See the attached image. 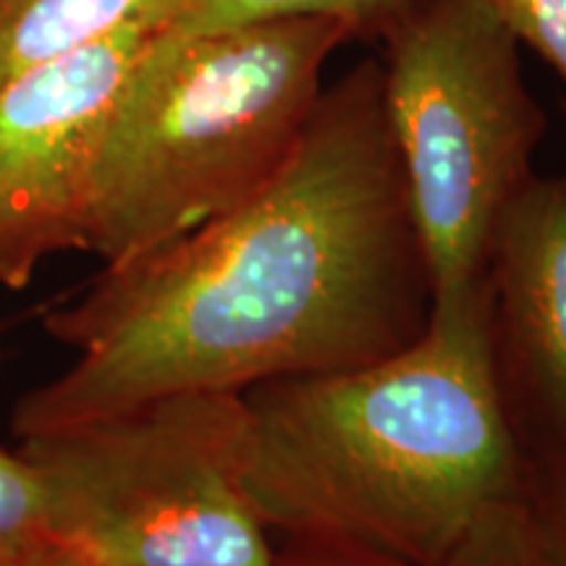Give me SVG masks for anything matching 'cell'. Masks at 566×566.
<instances>
[{
	"label": "cell",
	"instance_id": "5",
	"mask_svg": "<svg viewBox=\"0 0 566 566\" xmlns=\"http://www.w3.org/2000/svg\"><path fill=\"white\" fill-rule=\"evenodd\" d=\"M384 105L433 304L483 283L495 226L535 179L546 113L488 0H430L384 40Z\"/></svg>",
	"mask_w": 566,
	"mask_h": 566
},
{
	"label": "cell",
	"instance_id": "6",
	"mask_svg": "<svg viewBox=\"0 0 566 566\" xmlns=\"http://www.w3.org/2000/svg\"><path fill=\"white\" fill-rule=\"evenodd\" d=\"M155 32L111 34L0 90V286H30L48 258L84 250L92 168Z\"/></svg>",
	"mask_w": 566,
	"mask_h": 566
},
{
	"label": "cell",
	"instance_id": "9",
	"mask_svg": "<svg viewBox=\"0 0 566 566\" xmlns=\"http://www.w3.org/2000/svg\"><path fill=\"white\" fill-rule=\"evenodd\" d=\"M430 0H184L168 30L205 34L279 19L336 21L352 40H386Z\"/></svg>",
	"mask_w": 566,
	"mask_h": 566
},
{
	"label": "cell",
	"instance_id": "8",
	"mask_svg": "<svg viewBox=\"0 0 566 566\" xmlns=\"http://www.w3.org/2000/svg\"><path fill=\"white\" fill-rule=\"evenodd\" d=\"M184 0H0V90L126 30H166Z\"/></svg>",
	"mask_w": 566,
	"mask_h": 566
},
{
	"label": "cell",
	"instance_id": "1",
	"mask_svg": "<svg viewBox=\"0 0 566 566\" xmlns=\"http://www.w3.org/2000/svg\"><path fill=\"white\" fill-rule=\"evenodd\" d=\"M433 281L388 129L380 61L323 90L258 192L105 265L42 317L74 365L19 399L13 436L179 391L349 370L430 325Z\"/></svg>",
	"mask_w": 566,
	"mask_h": 566
},
{
	"label": "cell",
	"instance_id": "15",
	"mask_svg": "<svg viewBox=\"0 0 566 566\" xmlns=\"http://www.w3.org/2000/svg\"><path fill=\"white\" fill-rule=\"evenodd\" d=\"M48 566H87V564L80 562V558H74L71 554H66V551H63V554H61V556H55L53 562L48 564Z\"/></svg>",
	"mask_w": 566,
	"mask_h": 566
},
{
	"label": "cell",
	"instance_id": "7",
	"mask_svg": "<svg viewBox=\"0 0 566 566\" xmlns=\"http://www.w3.org/2000/svg\"><path fill=\"white\" fill-rule=\"evenodd\" d=\"M499 388L525 457L566 446V174L535 176L483 273Z\"/></svg>",
	"mask_w": 566,
	"mask_h": 566
},
{
	"label": "cell",
	"instance_id": "4",
	"mask_svg": "<svg viewBox=\"0 0 566 566\" xmlns=\"http://www.w3.org/2000/svg\"><path fill=\"white\" fill-rule=\"evenodd\" d=\"M242 396L179 391L19 438L59 546L87 566H273L239 483Z\"/></svg>",
	"mask_w": 566,
	"mask_h": 566
},
{
	"label": "cell",
	"instance_id": "10",
	"mask_svg": "<svg viewBox=\"0 0 566 566\" xmlns=\"http://www.w3.org/2000/svg\"><path fill=\"white\" fill-rule=\"evenodd\" d=\"M61 554L38 472L19 449H0V566H48Z\"/></svg>",
	"mask_w": 566,
	"mask_h": 566
},
{
	"label": "cell",
	"instance_id": "14",
	"mask_svg": "<svg viewBox=\"0 0 566 566\" xmlns=\"http://www.w3.org/2000/svg\"><path fill=\"white\" fill-rule=\"evenodd\" d=\"M273 566H388V564L370 562V558H359V556H349V554H336V551L300 546V554L286 556V558L275 556Z\"/></svg>",
	"mask_w": 566,
	"mask_h": 566
},
{
	"label": "cell",
	"instance_id": "2",
	"mask_svg": "<svg viewBox=\"0 0 566 566\" xmlns=\"http://www.w3.org/2000/svg\"><path fill=\"white\" fill-rule=\"evenodd\" d=\"M242 396L239 483L268 533L388 566H436L522 491L483 283L433 304L407 349Z\"/></svg>",
	"mask_w": 566,
	"mask_h": 566
},
{
	"label": "cell",
	"instance_id": "12",
	"mask_svg": "<svg viewBox=\"0 0 566 566\" xmlns=\"http://www.w3.org/2000/svg\"><path fill=\"white\" fill-rule=\"evenodd\" d=\"M522 506L548 566H566V446L525 457Z\"/></svg>",
	"mask_w": 566,
	"mask_h": 566
},
{
	"label": "cell",
	"instance_id": "11",
	"mask_svg": "<svg viewBox=\"0 0 566 566\" xmlns=\"http://www.w3.org/2000/svg\"><path fill=\"white\" fill-rule=\"evenodd\" d=\"M436 566H548L520 495L488 509Z\"/></svg>",
	"mask_w": 566,
	"mask_h": 566
},
{
	"label": "cell",
	"instance_id": "13",
	"mask_svg": "<svg viewBox=\"0 0 566 566\" xmlns=\"http://www.w3.org/2000/svg\"><path fill=\"white\" fill-rule=\"evenodd\" d=\"M520 45L533 48L566 82V0H488Z\"/></svg>",
	"mask_w": 566,
	"mask_h": 566
},
{
	"label": "cell",
	"instance_id": "3",
	"mask_svg": "<svg viewBox=\"0 0 566 566\" xmlns=\"http://www.w3.org/2000/svg\"><path fill=\"white\" fill-rule=\"evenodd\" d=\"M346 42L325 19L155 32L92 168L84 250L124 263L258 192L294 153Z\"/></svg>",
	"mask_w": 566,
	"mask_h": 566
}]
</instances>
